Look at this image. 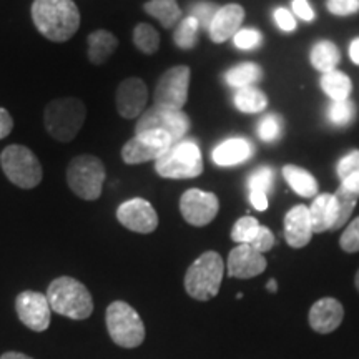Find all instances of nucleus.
<instances>
[{
  "label": "nucleus",
  "mask_w": 359,
  "mask_h": 359,
  "mask_svg": "<svg viewBox=\"0 0 359 359\" xmlns=\"http://www.w3.org/2000/svg\"><path fill=\"white\" fill-rule=\"evenodd\" d=\"M32 20L45 39L67 42L77 34L80 12L74 0H34Z\"/></svg>",
  "instance_id": "f257e3e1"
},
{
  "label": "nucleus",
  "mask_w": 359,
  "mask_h": 359,
  "mask_svg": "<svg viewBox=\"0 0 359 359\" xmlns=\"http://www.w3.org/2000/svg\"><path fill=\"white\" fill-rule=\"evenodd\" d=\"M48 304L53 311L70 320H87L93 311V299L83 283L70 276H60L47 290Z\"/></svg>",
  "instance_id": "f03ea898"
},
{
  "label": "nucleus",
  "mask_w": 359,
  "mask_h": 359,
  "mask_svg": "<svg viewBox=\"0 0 359 359\" xmlns=\"http://www.w3.org/2000/svg\"><path fill=\"white\" fill-rule=\"evenodd\" d=\"M87 109L79 98L67 97L52 100L45 107L43 122L48 135L57 142L67 143L77 137L83 127Z\"/></svg>",
  "instance_id": "7ed1b4c3"
},
{
  "label": "nucleus",
  "mask_w": 359,
  "mask_h": 359,
  "mask_svg": "<svg viewBox=\"0 0 359 359\" xmlns=\"http://www.w3.org/2000/svg\"><path fill=\"white\" fill-rule=\"evenodd\" d=\"M224 275V262L217 251H206L196 258L185 275V290L191 298L208 302L218 294Z\"/></svg>",
  "instance_id": "20e7f679"
},
{
  "label": "nucleus",
  "mask_w": 359,
  "mask_h": 359,
  "mask_svg": "<svg viewBox=\"0 0 359 359\" xmlns=\"http://www.w3.org/2000/svg\"><path fill=\"white\" fill-rule=\"evenodd\" d=\"M155 170L160 177L170 180L196 178L203 173V158L200 147L191 140L175 143L155 160Z\"/></svg>",
  "instance_id": "39448f33"
},
{
  "label": "nucleus",
  "mask_w": 359,
  "mask_h": 359,
  "mask_svg": "<svg viewBox=\"0 0 359 359\" xmlns=\"http://www.w3.org/2000/svg\"><path fill=\"white\" fill-rule=\"evenodd\" d=\"M105 167L95 155H79L67 168V183L79 198L93 201L102 195L105 183Z\"/></svg>",
  "instance_id": "423d86ee"
},
{
  "label": "nucleus",
  "mask_w": 359,
  "mask_h": 359,
  "mask_svg": "<svg viewBox=\"0 0 359 359\" xmlns=\"http://www.w3.org/2000/svg\"><path fill=\"white\" fill-rule=\"evenodd\" d=\"M4 173L13 185L30 190L42 182V165L32 150L24 145H8L0 155Z\"/></svg>",
  "instance_id": "0eeeda50"
},
{
  "label": "nucleus",
  "mask_w": 359,
  "mask_h": 359,
  "mask_svg": "<svg viewBox=\"0 0 359 359\" xmlns=\"http://www.w3.org/2000/svg\"><path fill=\"white\" fill-rule=\"evenodd\" d=\"M110 338L122 348H138L145 339V325L140 314L125 302H114L107 309Z\"/></svg>",
  "instance_id": "6e6552de"
},
{
  "label": "nucleus",
  "mask_w": 359,
  "mask_h": 359,
  "mask_svg": "<svg viewBox=\"0 0 359 359\" xmlns=\"http://www.w3.org/2000/svg\"><path fill=\"white\" fill-rule=\"evenodd\" d=\"M188 130H190V118L185 111L154 105L140 115L135 133H161L168 137L175 145L185 138Z\"/></svg>",
  "instance_id": "1a4fd4ad"
},
{
  "label": "nucleus",
  "mask_w": 359,
  "mask_h": 359,
  "mask_svg": "<svg viewBox=\"0 0 359 359\" xmlns=\"http://www.w3.org/2000/svg\"><path fill=\"white\" fill-rule=\"evenodd\" d=\"M190 69L187 65L172 67L161 75L155 88V105L173 110H183L188 100Z\"/></svg>",
  "instance_id": "9d476101"
},
{
  "label": "nucleus",
  "mask_w": 359,
  "mask_h": 359,
  "mask_svg": "<svg viewBox=\"0 0 359 359\" xmlns=\"http://www.w3.org/2000/svg\"><path fill=\"white\" fill-rule=\"evenodd\" d=\"M219 201L215 193H208L198 188H191L182 195L180 212L187 223L193 226H206L218 215Z\"/></svg>",
  "instance_id": "9b49d317"
},
{
  "label": "nucleus",
  "mask_w": 359,
  "mask_h": 359,
  "mask_svg": "<svg viewBox=\"0 0 359 359\" xmlns=\"http://www.w3.org/2000/svg\"><path fill=\"white\" fill-rule=\"evenodd\" d=\"M172 145V140L161 133H135V137L123 145L122 158L128 165L158 160Z\"/></svg>",
  "instance_id": "f8f14e48"
},
{
  "label": "nucleus",
  "mask_w": 359,
  "mask_h": 359,
  "mask_svg": "<svg viewBox=\"0 0 359 359\" xmlns=\"http://www.w3.org/2000/svg\"><path fill=\"white\" fill-rule=\"evenodd\" d=\"M15 309L20 321L32 331H45L50 325V304L47 294L39 291H24L17 296Z\"/></svg>",
  "instance_id": "ddd939ff"
},
{
  "label": "nucleus",
  "mask_w": 359,
  "mask_h": 359,
  "mask_svg": "<svg viewBox=\"0 0 359 359\" xmlns=\"http://www.w3.org/2000/svg\"><path fill=\"white\" fill-rule=\"evenodd\" d=\"M116 218L127 230L143 235L155 231L158 226V215L150 201L143 198H132L120 205Z\"/></svg>",
  "instance_id": "4468645a"
},
{
  "label": "nucleus",
  "mask_w": 359,
  "mask_h": 359,
  "mask_svg": "<svg viewBox=\"0 0 359 359\" xmlns=\"http://www.w3.org/2000/svg\"><path fill=\"white\" fill-rule=\"evenodd\" d=\"M116 110L123 118H137L145 111L148 102V88L145 82L138 77L123 80L116 88Z\"/></svg>",
  "instance_id": "2eb2a0df"
},
{
  "label": "nucleus",
  "mask_w": 359,
  "mask_h": 359,
  "mask_svg": "<svg viewBox=\"0 0 359 359\" xmlns=\"http://www.w3.org/2000/svg\"><path fill=\"white\" fill-rule=\"evenodd\" d=\"M266 266V258L250 245H238L228 257V275L231 278L248 280V278L262 275Z\"/></svg>",
  "instance_id": "dca6fc26"
},
{
  "label": "nucleus",
  "mask_w": 359,
  "mask_h": 359,
  "mask_svg": "<svg viewBox=\"0 0 359 359\" xmlns=\"http://www.w3.org/2000/svg\"><path fill=\"white\" fill-rule=\"evenodd\" d=\"M344 318V308L338 299L334 298H321L313 304L309 309V326L313 331L320 334L333 333L338 330L341 321Z\"/></svg>",
  "instance_id": "f3484780"
},
{
  "label": "nucleus",
  "mask_w": 359,
  "mask_h": 359,
  "mask_svg": "<svg viewBox=\"0 0 359 359\" xmlns=\"http://www.w3.org/2000/svg\"><path fill=\"white\" fill-rule=\"evenodd\" d=\"M245 20V8L238 4H228L218 8L217 15L210 25L208 34L212 42L223 43L228 39L235 37Z\"/></svg>",
  "instance_id": "a211bd4d"
},
{
  "label": "nucleus",
  "mask_w": 359,
  "mask_h": 359,
  "mask_svg": "<svg viewBox=\"0 0 359 359\" xmlns=\"http://www.w3.org/2000/svg\"><path fill=\"white\" fill-rule=\"evenodd\" d=\"M314 235L309 210L304 205H296L285 217V240L291 248H304Z\"/></svg>",
  "instance_id": "6ab92c4d"
},
{
  "label": "nucleus",
  "mask_w": 359,
  "mask_h": 359,
  "mask_svg": "<svg viewBox=\"0 0 359 359\" xmlns=\"http://www.w3.org/2000/svg\"><path fill=\"white\" fill-rule=\"evenodd\" d=\"M253 155V147L245 138H230L213 148L212 160L218 167H233L243 163Z\"/></svg>",
  "instance_id": "aec40b11"
},
{
  "label": "nucleus",
  "mask_w": 359,
  "mask_h": 359,
  "mask_svg": "<svg viewBox=\"0 0 359 359\" xmlns=\"http://www.w3.org/2000/svg\"><path fill=\"white\" fill-rule=\"evenodd\" d=\"M308 210L314 233H325L327 230H333L336 224V217H338L333 195L321 193V195H318L313 200V203Z\"/></svg>",
  "instance_id": "412c9836"
},
{
  "label": "nucleus",
  "mask_w": 359,
  "mask_h": 359,
  "mask_svg": "<svg viewBox=\"0 0 359 359\" xmlns=\"http://www.w3.org/2000/svg\"><path fill=\"white\" fill-rule=\"evenodd\" d=\"M87 55L88 60L93 65H103L109 58L114 55L116 47H118V40L109 30H95L87 37Z\"/></svg>",
  "instance_id": "4be33fe9"
},
{
  "label": "nucleus",
  "mask_w": 359,
  "mask_h": 359,
  "mask_svg": "<svg viewBox=\"0 0 359 359\" xmlns=\"http://www.w3.org/2000/svg\"><path fill=\"white\" fill-rule=\"evenodd\" d=\"M143 8L148 15L158 20L165 29H173L183 19V12L177 0H150L143 6Z\"/></svg>",
  "instance_id": "5701e85b"
},
{
  "label": "nucleus",
  "mask_w": 359,
  "mask_h": 359,
  "mask_svg": "<svg viewBox=\"0 0 359 359\" xmlns=\"http://www.w3.org/2000/svg\"><path fill=\"white\" fill-rule=\"evenodd\" d=\"M283 177L293 188V191L298 193L303 198H311V196L318 195L316 180L304 168L296 167V165H286V167H283Z\"/></svg>",
  "instance_id": "b1692460"
},
{
  "label": "nucleus",
  "mask_w": 359,
  "mask_h": 359,
  "mask_svg": "<svg viewBox=\"0 0 359 359\" xmlns=\"http://www.w3.org/2000/svg\"><path fill=\"white\" fill-rule=\"evenodd\" d=\"M309 60L311 65L321 74H327V72H333L338 67L341 60V52L333 42L330 40H321L311 48L309 53Z\"/></svg>",
  "instance_id": "393cba45"
},
{
  "label": "nucleus",
  "mask_w": 359,
  "mask_h": 359,
  "mask_svg": "<svg viewBox=\"0 0 359 359\" xmlns=\"http://www.w3.org/2000/svg\"><path fill=\"white\" fill-rule=\"evenodd\" d=\"M262 77L263 69L258 64H253V62H245V64L233 67V69H230L224 74L226 83L238 90L253 87L255 83L262 80Z\"/></svg>",
  "instance_id": "a878e982"
},
{
  "label": "nucleus",
  "mask_w": 359,
  "mask_h": 359,
  "mask_svg": "<svg viewBox=\"0 0 359 359\" xmlns=\"http://www.w3.org/2000/svg\"><path fill=\"white\" fill-rule=\"evenodd\" d=\"M321 88L331 100L341 102L348 100L349 95H351L353 83L346 74H343L339 70H333L327 72V74H323Z\"/></svg>",
  "instance_id": "bb28decb"
},
{
  "label": "nucleus",
  "mask_w": 359,
  "mask_h": 359,
  "mask_svg": "<svg viewBox=\"0 0 359 359\" xmlns=\"http://www.w3.org/2000/svg\"><path fill=\"white\" fill-rule=\"evenodd\" d=\"M235 107L243 114H262L268 107V97L259 88H241L235 95Z\"/></svg>",
  "instance_id": "cd10ccee"
},
{
  "label": "nucleus",
  "mask_w": 359,
  "mask_h": 359,
  "mask_svg": "<svg viewBox=\"0 0 359 359\" xmlns=\"http://www.w3.org/2000/svg\"><path fill=\"white\" fill-rule=\"evenodd\" d=\"M341 185L354 193H359V150L349 151L338 163Z\"/></svg>",
  "instance_id": "c85d7f7f"
},
{
  "label": "nucleus",
  "mask_w": 359,
  "mask_h": 359,
  "mask_svg": "<svg viewBox=\"0 0 359 359\" xmlns=\"http://www.w3.org/2000/svg\"><path fill=\"white\" fill-rule=\"evenodd\" d=\"M334 203H336V224L333 230H339L341 226H344L349 218H351L354 206H356L358 200H359V193H354L348 188H344L343 185H339L338 190L333 195Z\"/></svg>",
  "instance_id": "c756f323"
},
{
  "label": "nucleus",
  "mask_w": 359,
  "mask_h": 359,
  "mask_svg": "<svg viewBox=\"0 0 359 359\" xmlns=\"http://www.w3.org/2000/svg\"><path fill=\"white\" fill-rule=\"evenodd\" d=\"M198 30L200 24L195 17L188 15L185 19L180 20V24L175 27L173 40L177 47L183 48V50H191L198 42Z\"/></svg>",
  "instance_id": "7c9ffc66"
},
{
  "label": "nucleus",
  "mask_w": 359,
  "mask_h": 359,
  "mask_svg": "<svg viewBox=\"0 0 359 359\" xmlns=\"http://www.w3.org/2000/svg\"><path fill=\"white\" fill-rule=\"evenodd\" d=\"M133 43L142 53L151 55L158 50L160 35L150 24H138L133 30Z\"/></svg>",
  "instance_id": "2f4dec72"
},
{
  "label": "nucleus",
  "mask_w": 359,
  "mask_h": 359,
  "mask_svg": "<svg viewBox=\"0 0 359 359\" xmlns=\"http://www.w3.org/2000/svg\"><path fill=\"white\" fill-rule=\"evenodd\" d=\"M262 224L258 223L257 218L243 217L235 223L231 230V240L238 245H250L255 240L257 233Z\"/></svg>",
  "instance_id": "473e14b6"
},
{
  "label": "nucleus",
  "mask_w": 359,
  "mask_h": 359,
  "mask_svg": "<svg viewBox=\"0 0 359 359\" xmlns=\"http://www.w3.org/2000/svg\"><path fill=\"white\" fill-rule=\"evenodd\" d=\"M327 116H330V122L336 125V127H348L354 120V116H356V105L349 98L348 100L333 102L330 107V111H327Z\"/></svg>",
  "instance_id": "72a5a7b5"
},
{
  "label": "nucleus",
  "mask_w": 359,
  "mask_h": 359,
  "mask_svg": "<svg viewBox=\"0 0 359 359\" xmlns=\"http://www.w3.org/2000/svg\"><path fill=\"white\" fill-rule=\"evenodd\" d=\"M219 6H217L215 2H208V0H200V2H195L190 8V15L195 17L198 20L200 27L208 30L210 25L217 15Z\"/></svg>",
  "instance_id": "f704fd0d"
},
{
  "label": "nucleus",
  "mask_w": 359,
  "mask_h": 359,
  "mask_svg": "<svg viewBox=\"0 0 359 359\" xmlns=\"http://www.w3.org/2000/svg\"><path fill=\"white\" fill-rule=\"evenodd\" d=\"M273 182H275V173L271 168L262 167L257 172L251 173L248 187L250 191H262L264 195H268L273 188Z\"/></svg>",
  "instance_id": "c9c22d12"
},
{
  "label": "nucleus",
  "mask_w": 359,
  "mask_h": 359,
  "mask_svg": "<svg viewBox=\"0 0 359 359\" xmlns=\"http://www.w3.org/2000/svg\"><path fill=\"white\" fill-rule=\"evenodd\" d=\"M281 128H283L281 118L273 114V115L264 116L262 120V123H259L258 127V135L263 142L273 143L281 137Z\"/></svg>",
  "instance_id": "e433bc0d"
},
{
  "label": "nucleus",
  "mask_w": 359,
  "mask_h": 359,
  "mask_svg": "<svg viewBox=\"0 0 359 359\" xmlns=\"http://www.w3.org/2000/svg\"><path fill=\"white\" fill-rule=\"evenodd\" d=\"M339 245L346 253H358L359 251V217L348 224L346 230L341 235Z\"/></svg>",
  "instance_id": "4c0bfd02"
},
{
  "label": "nucleus",
  "mask_w": 359,
  "mask_h": 359,
  "mask_svg": "<svg viewBox=\"0 0 359 359\" xmlns=\"http://www.w3.org/2000/svg\"><path fill=\"white\" fill-rule=\"evenodd\" d=\"M233 42L241 50H251V48L259 47V43H262V34L255 29H240L235 37H233Z\"/></svg>",
  "instance_id": "58836bf2"
},
{
  "label": "nucleus",
  "mask_w": 359,
  "mask_h": 359,
  "mask_svg": "<svg viewBox=\"0 0 359 359\" xmlns=\"http://www.w3.org/2000/svg\"><path fill=\"white\" fill-rule=\"evenodd\" d=\"M326 7L333 15L348 17L359 12V0H327Z\"/></svg>",
  "instance_id": "ea45409f"
},
{
  "label": "nucleus",
  "mask_w": 359,
  "mask_h": 359,
  "mask_svg": "<svg viewBox=\"0 0 359 359\" xmlns=\"http://www.w3.org/2000/svg\"><path fill=\"white\" fill-rule=\"evenodd\" d=\"M250 246L255 251H258V253L264 255L266 251H269L275 246V235H273V231L269 230V228L259 226L257 236H255V240L251 241Z\"/></svg>",
  "instance_id": "a19ab883"
},
{
  "label": "nucleus",
  "mask_w": 359,
  "mask_h": 359,
  "mask_svg": "<svg viewBox=\"0 0 359 359\" xmlns=\"http://www.w3.org/2000/svg\"><path fill=\"white\" fill-rule=\"evenodd\" d=\"M275 20H276V25L280 27L283 32H293L296 29V19L293 17V13H291L288 8H276L275 11Z\"/></svg>",
  "instance_id": "79ce46f5"
},
{
  "label": "nucleus",
  "mask_w": 359,
  "mask_h": 359,
  "mask_svg": "<svg viewBox=\"0 0 359 359\" xmlns=\"http://www.w3.org/2000/svg\"><path fill=\"white\" fill-rule=\"evenodd\" d=\"M291 7H293V12L299 17V19L306 22L314 20V11L313 7L309 6L308 0H293V2H291Z\"/></svg>",
  "instance_id": "37998d69"
},
{
  "label": "nucleus",
  "mask_w": 359,
  "mask_h": 359,
  "mask_svg": "<svg viewBox=\"0 0 359 359\" xmlns=\"http://www.w3.org/2000/svg\"><path fill=\"white\" fill-rule=\"evenodd\" d=\"M13 128L12 115L6 109H0V140L11 135Z\"/></svg>",
  "instance_id": "c03bdc74"
},
{
  "label": "nucleus",
  "mask_w": 359,
  "mask_h": 359,
  "mask_svg": "<svg viewBox=\"0 0 359 359\" xmlns=\"http://www.w3.org/2000/svg\"><path fill=\"white\" fill-rule=\"evenodd\" d=\"M250 201L253 208L258 210V212L268 210V195H264L262 191H250Z\"/></svg>",
  "instance_id": "a18cd8bd"
},
{
  "label": "nucleus",
  "mask_w": 359,
  "mask_h": 359,
  "mask_svg": "<svg viewBox=\"0 0 359 359\" xmlns=\"http://www.w3.org/2000/svg\"><path fill=\"white\" fill-rule=\"evenodd\" d=\"M349 57H351L354 64L359 65V37L354 39L351 45H349Z\"/></svg>",
  "instance_id": "49530a36"
},
{
  "label": "nucleus",
  "mask_w": 359,
  "mask_h": 359,
  "mask_svg": "<svg viewBox=\"0 0 359 359\" xmlns=\"http://www.w3.org/2000/svg\"><path fill=\"white\" fill-rule=\"evenodd\" d=\"M0 359H32V358H29V356H25V354H22V353H6V354H2V358Z\"/></svg>",
  "instance_id": "de8ad7c7"
},
{
  "label": "nucleus",
  "mask_w": 359,
  "mask_h": 359,
  "mask_svg": "<svg viewBox=\"0 0 359 359\" xmlns=\"http://www.w3.org/2000/svg\"><path fill=\"white\" fill-rule=\"evenodd\" d=\"M266 290H268V291H271V293H276V290H278L276 281H275V280H269V281H268V285H266Z\"/></svg>",
  "instance_id": "09e8293b"
},
{
  "label": "nucleus",
  "mask_w": 359,
  "mask_h": 359,
  "mask_svg": "<svg viewBox=\"0 0 359 359\" xmlns=\"http://www.w3.org/2000/svg\"><path fill=\"white\" fill-rule=\"evenodd\" d=\"M354 285H356V290L359 291V269H358V273H356V278H354Z\"/></svg>",
  "instance_id": "8fccbe9b"
}]
</instances>
